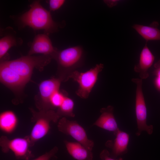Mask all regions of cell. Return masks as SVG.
Masks as SVG:
<instances>
[{
	"instance_id": "1",
	"label": "cell",
	"mask_w": 160,
	"mask_h": 160,
	"mask_svg": "<svg viewBox=\"0 0 160 160\" xmlns=\"http://www.w3.org/2000/svg\"><path fill=\"white\" fill-rule=\"evenodd\" d=\"M29 9L19 17L23 27L28 26L34 30H43L49 35L61 27L63 25L53 20L50 12L41 5L39 1H33Z\"/></svg>"
},
{
	"instance_id": "2",
	"label": "cell",
	"mask_w": 160,
	"mask_h": 160,
	"mask_svg": "<svg viewBox=\"0 0 160 160\" xmlns=\"http://www.w3.org/2000/svg\"><path fill=\"white\" fill-rule=\"evenodd\" d=\"M84 57L83 49L80 46L59 50L54 59L57 64V78L62 82L67 81L72 73L82 65Z\"/></svg>"
},
{
	"instance_id": "3",
	"label": "cell",
	"mask_w": 160,
	"mask_h": 160,
	"mask_svg": "<svg viewBox=\"0 0 160 160\" xmlns=\"http://www.w3.org/2000/svg\"><path fill=\"white\" fill-rule=\"evenodd\" d=\"M52 59L49 56L27 55L11 60L4 61L11 68L28 82L35 68L43 71Z\"/></svg>"
},
{
	"instance_id": "4",
	"label": "cell",
	"mask_w": 160,
	"mask_h": 160,
	"mask_svg": "<svg viewBox=\"0 0 160 160\" xmlns=\"http://www.w3.org/2000/svg\"><path fill=\"white\" fill-rule=\"evenodd\" d=\"M32 114L31 121L34 125L29 135L31 147L48 133L51 123L58 122L60 118L54 110L36 111L30 108Z\"/></svg>"
},
{
	"instance_id": "5",
	"label": "cell",
	"mask_w": 160,
	"mask_h": 160,
	"mask_svg": "<svg viewBox=\"0 0 160 160\" xmlns=\"http://www.w3.org/2000/svg\"><path fill=\"white\" fill-rule=\"evenodd\" d=\"M103 68V64L100 63L86 72H81L76 70L72 73L69 79H72L79 84L76 92L78 97L83 99L88 97Z\"/></svg>"
},
{
	"instance_id": "6",
	"label": "cell",
	"mask_w": 160,
	"mask_h": 160,
	"mask_svg": "<svg viewBox=\"0 0 160 160\" xmlns=\"http://www.w3.org/2000/svg\"><path fill=\"white\" fill-rule=\"evenodd\" d=\"M142 80L138 78L132 79L137 85L135 110L137 129L136 135L137 136H140L143 131L151 135L153 129V125L147 124V108L143 92Z\"/></svg>"
},
{
	"instance_id": "7",
	"label": "cell",
	"mask_w": 160,
	"mask_h": 160,
	"mask_svg": "<svg viewBox=\"0 0 160 160\" xmlns=\"http://www.w3.org/2000/svg\"><path fill=\"white\" fill-rule=\"evenodd\" d=\"M0 145L3 152L7 153L11 151L18 159L29 160L33 157L30 150L31 145L28 135L11 139L2 136L0 139Z\"/></svg>"
},
{
	"instance_id": "8",
	"label": "cell",
	"mask_w": 160,
	"mask_h": 160,
	"mask_svg": "<svg viewBox=\"0 0 160 160\" xmlns=\"http://www.w3.org/2000/svg\"><path fill=\"white\" fill-rule=\"evenodd\" d=\"M57 127L60 132L71 136L77 142L92 151L94 145L93 141L88 138L84 129L76 121L63 117L58 121Z\"/></svg>"
},
{
	"instance_id": "9",
	"label": "cell",
	"mask_w": 160,
	"mask_h": 160,
	"mask_svg": "<svg viewBox=\"0 0 160 160\" xmlns=\"http://www.w3.org/2000/svg\"><path fill=\"white\" fill-rule=\"evenodd\" d=\"M62 81L57 78H53L41 81L39 84V99H36V105L39 111L51 110L50 100L53 94L59 90Z\"/></svg>"
},
{
	"instance_id": "10",
	"label": "cell",
	"mask_w": 160,
	"mask_h": 160,
	"mask_svg": "<svg viewBox=\"0 0 160 160\" xmlns=\"http://www.w3.org/2000/svg\"><path fill=\"white\" fill-rule=\"evenodd\" d=\"M0 79L1 83L16 93L22 92L28 82L4 61L0 62Z\"/></svg>"
},
{
	"instance_id": "11",
	"label": "cell",
	"mask_w": 160,
	"mask_h": 160,
	"mask_svg": "<svg viewBox=\"0 0 160 160\" xmlns=\"http://www.w3.org/2000/svg\"><path fill=\"white\" fill-rule=\"evenodd\" d=\"M59 50L54 47L49 35L45 33L37 35L30 44L28 55L41 54L55 59Z\"/></svg>"
},
{
	"instance_id": "12",
	"label": "cell",
	"mask_w": 160,
	"mask_h": 160,
	"mask_svg": "<svg viewBox=\"0 0 160 160\" xmlns=\"http://www.w3.org/2000/svg\"><path fill=\"white\" fill-rule=\"evenodd\" d=\"M116 138L113 141L108 140L105 146L111 149V156L115 159L118 156L128 152L127 146L129 140V135L126 132L119 129L114 135Z\"/></svg>"
},
{
	"instance_id": "13",
	"label": "cell",
	"mask_w": 160,
	"mask_h": 160,
	"mask_svg": "<svg viewBox=\"0 0 160 160\" xmlns=\"http://www.w3.org/2000/svg\"><path fill=\"white\" fill-rule=\"evenodd\" d=\"M100 111L101 114L93 125L112 132L114 135L119 129L114 115L113 107L108 105L101 108Z\"/></svg>"
},
{
	"instance_id": "14",
	"label": "cell",
	"mask_w": 160,
	"mask_h": 160,
	"mask_svg": "<svg viewBox=\"0 0 160 160\" xmlns=\"http://www.w3.org/2000/svg\"><path fill=\"white\" fill-rule=\"evenodd\" d=\"M154 59V56L148 48L146 42L141 52L139 62L134 68V71L139 74L140 79H146L148 77V70L152 65Z\"/></svg>"
},
{
	"instance_id": "15",
	"label": "cell",
	"mask_w": 160,
	"mask_h": 160,
	"mask_svg": "<svg viewBox=\"0 0 160 160\" xmlns=\"http://www.w3.org/2000/svg\"><path fill=\"white\" fill-rule=\"evenodd\" d=\"M64 143L68 152L76 160H93L92 151L80 143L65 140Z\"/></svg>"
},
{
	"instance_id": "16",
	"label": "cell",
	"mask_w": 160,
	"mask_h": 160,
	"mask_svg": "<svg viewBox=\"0 0 160 160\" xmlns=\"http://www.w3.org/2000/svg\"><path fill=\"white\" fill-rule=\"evenodd\" d=\"M18 123V118L13 111L7 110L0 114V129L7 134H10L15 130Z\"/></svg>"
},
{
	"instance_id": "17",
	"label": "cell",
	"mask_w": 160,
	"mask_h": 160,
	"mask_svg": "<svg viewBox=\"0 0 160 160\" xmlns=\"http://www.w3.org/2000/svg\"><path fill=\"white\" fill-rule=\"evenodd\" d=\"M152 23L150 26L135 24L132 28L147 42L150 40H160V30L156 24Z\"/></svg>"
},
{
	"instance_id": "18",
	"label": "cell",
	"mask_w": 160,
	"mask_h": 160,
	"mask_svg": "<svg viewBox=\"0 0 160 160\" xmlns=\"http://www.w3.org/2000/svg\"><path fill=\"white\" fill-rule=\"evenodd\" d=\"M15 33H6L0 39V59H3L9 49L12 47L20 45L22 40Z\"/></svg>"
},
{
	"instance_id": "19",
	"label": "cell",
	"mask_w": 160,
	"mask_h": 160,
	"mask_svg": "<svg viewBox=\"0 0 160 160\" xmlns=\"http://www.w3.org/2000/svg\"><path fill=\"white\" fill-rule=\"evenodd\" d=\"M74 103L68 96L65 97L62 103L56 111L60 118L63 117H74Z\"/></svg>"
},
{
	"instance_id": "20",
	"label": "cell",
	"mask_w": 160,
	"mask_h": 160,
	"mask_svg": "<svg viewBox=\"0 0 160 160\" xmlns=\"http://www.w3.org/2000/svg\"><path fill=\"white\" fill-rule=\"evenodd\" d=\"M68 95L60 90L55 92L51 96L50 100V104L51 110H54L57 109L62 103L65 97Z\"/></svg>"
},
{
	"instance_id": "21",
	"label": "cell",
	"mask_w": 160,
	"mask_h": 160,
	"mask_svg": "<svg viewBox=\"0 0 160 160\" xmlns=\"http://www.w3.org/2000/svg\"><path fill=\"white\" fill-rule=\"evenodd\" d=\"M58 150V147L55 146L49 151L33 160H49L57 153Z\"/></svg>"
},
{
	"instance_id": "22",
	"label": "cell",
	"mask_w": 160,
	"mask_h": 160,
	"mask_svg": "<svg viewBox=\"0 0 160 160\" xmlns=\"http://www.w3.org/2000/svg\"><path fill=\"white\" fill-rule=\"evenodd\" d=\"M64 0H50L48 1L50 11H54L60 8L64 4Z\"/></svg>"
},
{
	"instance_id": "23",
	"label": "cell",
	"mask_w": 160,
	"mask_h": 160,
	"mask_svg": "<svg viewBox=\"0 0 160 160\" xmlns=\"http://www.w3.org/2000/svg\"><path fill=\"white\" fill-rule=\"evenodd\" d=\"M154 67L153 73L156 76L155 82L160 87V59L154 64Z\"/></svg>"
},
{
	"instance_id": "24",
	"label": "cell",
	"mask_w": 160,
	"mask_h": 160,
	"mask_svg": "<svg viewBox=\"0 0 160 160\" xmlns=\"http://www.w3.org/2000/svg\"><path fill=\"white\" fill-rule=\"evenodd\" d=\"M100 157L102 160H123L121 157L118 159L112 158L110 156L109 152L106 149L103 150L101 152Z\"/></svg>"
},
{
	"instance_id": "25",
	"label": "cell",
	"mask_w": 160,
	"mask_h": 160,
	"mask_svg": "<svg viewBox=\"0 0 160 160\" xmlns=\"http://www.w3.org/2000/svg\"><path fill=\"white\" fill-rule=\"evenodd\" d=\"M104 3L109 7L111 8L116 6L119 2L117 0H105L103 1Z\"/></svg>"
}]
</instances>
